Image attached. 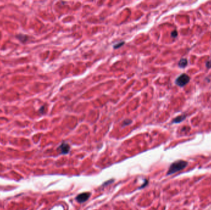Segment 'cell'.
<instances>
[{"instance_id":"cell-11","label":"cell","mask_w":211,"mask_h":210,"mask_svg":"<svg viewBox=\"0 0 211 210\" xmlns=\"http://www.w3.org/2000/svg\"><path fill=\"white\" fill-rule=\"evenodd\" d=\"M206 67L207 68H210L211 67V61H208L206 62Z\"/></svg>"},{"instance_id":"cell-13","label":"cell","mask_w":211,"mask_h":210,"mask_svg":"<svg viewBox=\"0 0 211 210\" xmlns=\"http://www.w3.org/2000/svg\"><path fill=\"white\" fill-rule=\"evenodd\" d=\"M147 184V181H146V183H144V184H143V186H142L141 187H140V189H142V188H143L144 186H146Z\"/></svg>"},{"instance_id":"cell-10","label":"cell","mask_w":211,"mask_h":210,"mask_svg":"<svg viewBox=\"0 0 211 210\" xmlns=\"http://www.w3.org/2000/svg\"><path fill=\"white\" fill-rule=\"evenodd\" d=\"M177 32L176 30H174V31H173L171 33V35L172 37H173V38H175V37L177 36Z\"/></svg>"},{"instance_id":"cell-5","label":"cell","mask_w":211,"mask_h":210,"mask_svg":"<svg viewBox=\"0 0 211 210\" xmlns=\"http://www.w3.org/2000/svg\"><path fill=\"white\" fill-rule=\"evenodd\" d=\"M188 64V60L186 59H182L178 62V66L181 68H185Z\"/></svg>"},{"instance_id":"cell-4","label":"cell","mask_w":211,"mask_h":210,"mask_svg":"<svg viewBox=\"0 0 211 210\" xmlns=\"http://www.w3.org/2000/svg\"><path fill=\"white\" fill-rule=\"evenodd\" d=\"M70 145L67 143L63 142L60 145L59 149L61 151V154H67L70 151Z\"/></svg>"},{"instance_id":"cell-9","label":"cell","mask_w":211,"mask_h":210,"mask_svg":"<svg viewBox=\"0 0 211 210\" xmlns=\"http://www.w3.org/2000/svg\"><path fill=\"white\" fill-rule=\"evenodd\" d=\"M123 44H124V42H122V43H119V44H116V45L114 46V49H117V48L120 47V46H123Z\"/></svg>"},{"instance_id":"cell-2","label":"cell","mask_w":211,"mask_h":210,"mask_svg":"<svg viewBox=\"0 0 211 210\" xmlns=\"http://www.w3.org/2000/svg\"><path fill=\"white\" fill-rule=\"evenodd\" d=\"M190 80V77L187 75V74H182V75H181L180 76H179L176 81H175V83L180 86V87H182V86H185L187 84H188L189 83Z\"/></svg>"},{"instance_id":"cell-12","label":"cell","mask_w":211,"mask_h":210,"mask_svg":"<svg viewBox=\"0 0 211 210\" xmlns=\"http://www.w3.org/2000/svg\"><path fill=\"white\" fill-rule=\"evenodd\" d=\"M45 110V106H42V107L40 108V110H39V112H40V114H43V110Z\"/></svg>"},{"instance_id":"cell-6","label":"cell","mask_w":211,"mask_h":210,"mask_svg":"<svg viewBox=\"0 0 211 210\" xmlns=\"http://www.w3.org/2000/svg\"><path fill=\"white\" fill-rule=\"evenodd\" d=\"M185 118H186L185 115H181V116L176 117L174 120H173L172 122L175 123H180L181 121H182L183 120H184Z\"/></svg>"},{"instance_id":"cell-7","label":"cell","mask_w":211,"mask_h":210,"mask_svg":"<svg viewBox=\"0 0 211 210\" xmlns=\"http://www.w3.org/2000/svg\"><path fill=\"white\" fill-rule=\"evenodd\" d=\"M17 38L19 40L22 41L23 43L26 42L27 40V36L26 35H19L17 36Z\"/></svg>"},{"instance_id":"cell-3","label":"cell","mask_w":211,"mask_h":210,"mask_svg":"<svg viewBox=\"0 0 211 210\" xmlns=\"http://www.w3.org/2000/svg\"><path fill=\"white\" fill-rule=\"evenodd\" d=\"M90 196V193L88 192H84L79 194L76 197V200L79 203H83L87 200Z\"/></svg>"},{"instance_id":"cell-1","label":"cell","mask_w":211,"mask_h":210,"mask_svg":"<svg viewBox=\"0 0 211 210\" xmlns=\"http://www.w3.org/2000/svg\"><path fill=\"white\" fill-rule=\"evenodd\" d=\"M188 165V162L184 161V160H177V161L173 162L170 166V168L168 170L167 175H171L175 173V172L183 170Z\"/></svg>"},{"instance_id":"cell-8","label":"cell","mask_w":211,"mask_h":210,"mask_svg":"<svg viewBox=\"0 0 211 210\" xmlns=\"http://www.w3.org/2000/svg\"><path fill=\"white\" fill-rule=\"evenodd\" d=\"M131 122H132V121L130 120H125V121H124L123 122V126H127V125H130Z\"/></svg>"}]
</instances>
